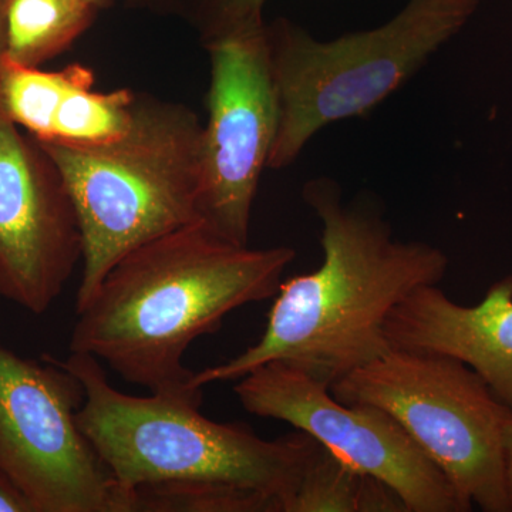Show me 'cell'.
Masks as SVG:
<instances>
[{"label": "cell", "instance_id": "cell-1", "mask_svg": "<svg viewBox=\"0 0 512 512\" xmlns=\"http://www.w3.org/2000/svg\"><path fill=\"white\" fill-rule=\"evenodd\" d=\"M303 200L322 222V265L282 282L261 339L194 373L197 389L237 382L271 362L298 367L330 387L389 352L390 313L416 289L446 276L441 249L394 238L375 210L343 201L330 178L309 181Z\"/></svg>", "mask_w": 512, "mask_h": 512}, {"label": "cell", "instance_id": "cell-2", "mask_svg": "<svg viewBox=\"0 0 512 512\" xmlns=\"http://www.w3.org/2000/svg\"><path fill=\"white\" fill-rule=\"evenodd\" d=\"M295 249L232 244L202 222L120 259L77 309L70 353L96 357L153 394L202 400L185 353L229 313L274 298Z\"/></svg>", "mask_w": 512, "mask_h": 512}, {"label": "cell", "instance_id": "cell-3", "mask_svg": "<svg viewBox=\"0 0 512 512\" xmlns=\"http://www.w3.org/2000/svg\"><path fill=\"white\" fill-rule=\"evenodd\" d=\"M60 362L83 383L80 429L128 495L146 485L229 484L271 495L286 512L319 444L299 430L265 440L244 424L210 420L202 400L120 392L93 356Z\"/></svg>", "mask_w": 512, "mask_h": 512}, {"label": "cell", "instance_id": "cell-4", "mask_svg": "<svg viewBox=\"0 0 512 512\" xmlns=\"http://www.w3.org/2000/svg\"><path fill=\"white\" fill-rule=\"evenodd\" d=\"M202 123L185 104L137 94L126 133L97 146L37 143L59 168L83 238L76 311L134 249L200 222Z\"/></svg>", "mask_w": 512, "mask_h": 512}, {"label": "cell", "instance_id": "cell-5", "mask_svg": "<svg viewBox=\"0 0 512 512\" xmlns=\"http://www.w3.org/2000/svg\"><path fill=\"white\" fill-rule=\"evenodd\" d=\"M484 0H409L379 28L316 40L291 20L265 23L278 126L268 168L295 163L316 133L363 116L460 32Z\"/></svg>", "mask_w": 512, "mask_h": 512}, {"label": "cell", "instance_id": "cell-6", "mask_svg": "<svg viewBox=\"0 0 512 512\" xmlns=\"http://www.w3.org/2000/svg\"><path fill=\"white\" fill-rule=\"evenodd\" d=\"M330 393L390 414L471 505L511 512L504 430L512 412L466 363L390 349L333 383Z\"/></svg>", "mask_w": 512, "mask_h": 512}, {"label": "cell", "instance_id": "cell-7", "mask_svg": "<svg viewBox=\"0 0 512 512\" xmlns=\"http://www.w3.org/2000/svg\"><path fill=\"white\" fill-rule=\"evenodd\" d=\"M83 383L59 359L0 345V470L35 512H131L130 495L79 426Z\"/></svg>", "mask_w": 512, "mask_h": 512}, {"label": "cell", "instance_id": "cell-8", "mask_svg": "<svg viewBox=\"0 0 512 512\" xmlns=\"http://www.w3.org/2000/svg\"><path fill=\"white\" fill-rule=\"evenodd\" d=\"M241 406L291 424L360 473L399 495L407 512H467L473 505L390 414L340 403L328 384L291 365L271 362L237 380Z\"/></svg>", "mask_w": 512, "mask_h": 512}, {"label": "cell", "instance_id": "cell-9", "mask_svg": "<svg viewBox=\"0 0 512 512\" xmlns=\"http://www.w3.org/2000/svg\"><path fill=\"white\" fill-rule=\"evenodd\" d=\"M265 23L204 45L211 82L202 124L198 217L241 247L249 245L256 191L278 126Z\"/></svg>", "mask_w": 512, "mask_h": 512}, {"label": "cell", "instance_id": "cell-10", "mask_svg": "<svg viewBox=\"0 0 512 512\" xmlns=\"http://www.w3.org/2000/svg\"><path fill=\"white\" fill-rule=\"evenodd\" d=\"M82 259V231L59 168L0 109V296L42 315Z\"/></svg>", "mask_w": 512, "mask_h": 512}, {"label": "cell", "instance_id": "cell-11", "mask_svg": "<svg viewBox=\"0 0 512 512\" xmlns=\"http://www.w3.org/2000/svg\"><path fill=\"white\" fill-rule=\"evenodd\" d=\"M386 336L392 349L466 363L512 412V276L491 285L474 306L454 302L439 285L421 286L390 313Z\"/></svg>", "mask_w": 512, "mask_h": 512}, {"label": "cell", "instance_id": "cell-12", "mask_svg": "<svg viewBox=\"0 0 512 512\" xmlns=\"http://www.w3.org/2000/svg\"><path fill=\"white\" fill-rule=\"evenodd\" d=\"M99 12L84 0H6V64L42 66L92 28Z\"/></svg>", "mask_w": 512, "mask_h": 512}, {"label": "cell", "instance_id": "cell-13", "mask_svg": "<svg viewBox=\"0 0 512 512\" xmlns=\"http://www.w3.org/2000/svg\"><path fill=\"white\" fill-rule=\"evenodd\" d=\"M286 512H407L382 481L360 473L325 447H316Z\"/></svg>", "mask_w": 512, "mask_h": 512}, {"label": "cell", "instance_id": "cell-14", "mask_svg": "<svg viewBox=\"0 0 512 512\" xmlns=\"http://www.w3.org/2000/svg\"><path fill=\"white\" fill-rule=\"evenodd\" d=\"M130 495L131 512H282L271 495L229 484L146 485Z\"/></svg>", "mask_w": 512, "mask_h": 512}, {"label": "cell", "instance_id": "cell-15", "mask_svg": "<svg viewBox=\"0 0 512 512\" xmlns=\"http://www.w3.org/2000/svg\"><path fill=\"white\" fill-rule=\"evenodd\" d=\"M133 8L175 16L200 33L202 43L264 25L266 0H128Z\"/></svg>", "mask_w": 512, "mask_h": 512}, {"label": "cell", "instance_id": "cell-16", "mask_svg": "<svg viewBox=\"0 0 512 512\" xmlns=\"http://www.w3.org/2000/svg\"><path fill=\"white\" fill-rule=\"evenodd\" d=\"M0 512H35L22 491L0 470Z\"/></svg>", "mask_w": 512, "mask_h": 512}, {"label": "cell", "instance_id": "cell-17", "mask_svg": "<svg viewBox=\"0 0 512 512\" xmlns=\"http://www.w3.org/2000/svg\"><path fill=\"white\" fill-rule=\"evenodd\" d=\"M505 481H507L508 498L512 512V417L505 424L504 430Z\"/></svg>", "mask_w": 512, "mask_h": 512}, {"label": "cell", "instance_id": "cell-18", "mask_svg": "<svg viewBox=\"0 0 512 512\" xmlns=\"http://www.w3.org/2000/svg\"><path fill=\"white\" fill-rule=\"evenodd\" d=\"M6 0H0V73L6 64Z\"/></svg>", "mask_w": 512, "mask_h": 512}, {"label": "cell", "instance_id": "cell-19", "mask_svg": "<svg viewBox=\"0 0 512 512\" xmlns=\"http://www.w3.org/2000/svg\"><path fill=\"white\" fill-rule=\"evenodd\" d=\"M84 2L90 3V5L96 6L99 10L109 9L114 5L116 0H84Z\"/></svg>", "mask_w": 512, "mask_h": 512}]
</instances>
